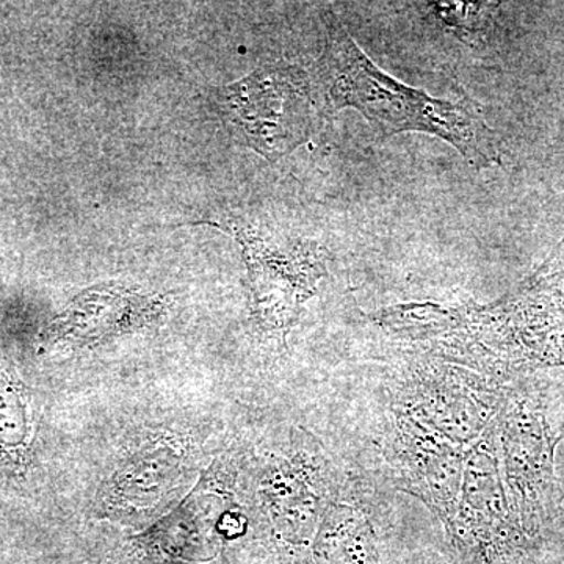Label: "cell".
<instances>
[{"label":"cell","instance_id":"30bf717a","mask_svg":"<svg viewBox=\"0 0 564 564\" xmlns=\"http://www.w3.org/2000/svg\"><path fill=\"white\" fill-rule=\"evenodd\" d=\"M163 302L118 289L82 293L47 332V344H84L139 328L162 314Z\"/></svg>","mask_w":564,"mask_h":564},{"label":"cell","instance_id":"ba28073f","mask_svg":"<svg viewBox=\"0 0 564 564\" xmlns=\"http://www.w3.org/2000/svg\"><path fill=\"white\" fill-rule=\"evenodd\" d=\"M497 419L464 455L462 499L448 530L464 554L492 564L513 545L518 525L500 473Z\"/></svg>","mask_w":564,"mask_h":564},{"label":"cell","instance_id":"4fadbf2b","mask_svg":"<svg viewBox=\"0 0 564 564\" xmlns=\"http://www.w3.org/2000/svg\"><path fill=\"white\" fill-rule=\"evenodd\" d=\"M315 564H373V532L362 510L329 502L313 541Z\"/></svg>","mask_w":564,"mask_h":564},{"label":"cell","instance_id":"277c9868","mask_svg":"<svg viewBox=\"0 0 564 564\" xmlns=\"http://www.w3.org/2000/svg\"><path fill=\"white\" fill-rule=\"evenodd\" d=\"M245 529L231 494L206 474L176 510L129 540V564H231L228 543Z\"/></svg>","mask_w":564,"mask_h":564},{"label":"cell","instance_id":"6da1fadb","mask_svg":"<svg viewBox=\"0 0 564 564\" xmlns=\"http://www.w3.org/2000/svg\"><path fill=\"white\" fill-rule=\"evenodd\" d=\"M555 273L540 267L503 299L444 307L408 303L386 307L378 325L423 344L444 361L485 373L564 364V293L549 285Z\"/></svg>","mask_w":564,"mask_h":564},{"label":"cell","instance_id":"8fae6325","mask_svg":"<svg viewBox=\"0 0 564 564\" xmlns=\"http://www.w3.org/2000/svg\"><path fill=\"white\" fill-rule=\"evenodd\" d=\"M261 494L278 540L291 547H306L317 533L328 505L314 473L300 464H278L267 470Z\"/></svg>","mask_w":564,"mask_h":564},{"label":"cell","instance_id":"9c48e42d","mask_svg":"<svg viewBox=\"0 0 564 564\" xmlns=\"http://www.w3.org/2000/svg\"><path fill=\"white\" fill-rule=\"evenodd\" d=\"M432 426L393 408L389 466L402 491L421 499L452 529L462 499L464 455Z\"/></svg>","mask_w":564,"mask_h":564},{"label":"cell","instance_id":"5bb4252c","mask_svg":"<svg viewBox=\"0 0 564 564\" xmlns=\"http://www.w3.org/2000/svg\"><path fill=\"white\" fill-rule=\"evenodd\" d=\"M31 441V406L24 386L0 362V458L24 463Z\"/></svg>","mask_w":564,"mask_h":564},{"label":"cell","instance_id":"7a4b0ae2","mask_svg":"<svg viewBox=\"0 0 564 564\" xmlns=\"http://www.w3.org/2000/svg\"><path fill=\"white\" fill-rule=\"evenodd\" d=\"M318 79L333 111H358L380 139L421 132L454 147L477 172L502 163V139L474 99L434 98L386 74L334 14L326 21Z\"/></svg>","mask_w":564,"mask_h":564},{"label":"cell","instance_id":"52a82bcc","mask_svg":"<svg viewBox=\"0 0 564 564\" xmlns=\"http://www.w3.org/2000/svg\"><path fill=\"white\" fill-rule=\"evenodd\" d=\"M400 397L397 410L463 448L489 429L507 399L480 373L443 362L419 366Z\"/></svg>","mask_w":564,"mask_h":564},{"label":"cell","instance_id":"5b68a950","mask_svg":"<svg viewBox=\"0 0 564 564\" xmlns=\"http://www.w3.org/2000/svg\"><path fill=\"white\" fill-rule=\"evenodd\" d=\"M505 481L516 519L529 532L558 513L562 491L554 474L555 433L540 400L507 397L497 415Z\"/></svg>","mask_w":564,"mask_h":564},{"label":"cell","instance_id":"8992f818","mask_svg":"<svg viewBox=\"0 0 564 564\" xmlns=\"http://www.w3.org/2000/svg\"><path fill=\"white\" fill-rule=\"evenodd\" d=\"M250 281L251 315L265 333H288L328 274V251L311 240L276 243L234 226Z\"/></svg>","mask_w":564,"mask_h":564},{"label":"cell","instance_id":"7c38bea8","mask_svg":"<svg viewBox=\"0 0 564 564\" xmlns=\"http://www.w3.org/2000/svg\"><path fill=\"white\" fill-rule=\"evenodd\" d=\"M184 456L173 444H158L133 455L110 480L107 507L113 514L131 516L132 508H148L163 500L162 496L174 488ZM137 511L133 510V514Z\"/></svg>","mask_w":564,"mask_h":564},{"label":"cell","instance_id":"3957f363","mask_svg":"<svg viewBox=\"0 0 564 564\" xmlns=\"http://www.w3.org/2000/svg\"><path fill=\"white\" fill-rule=\"evenodd\" d=\"M310 74L292 65L265 66L225 90V101L248 144L278 161L302 147L329 113Z\"/></svg>","mask_w":564,"mask_h":564}]
</instances>
